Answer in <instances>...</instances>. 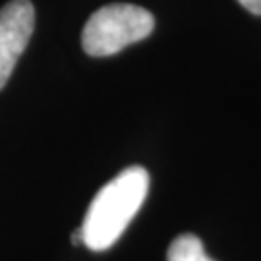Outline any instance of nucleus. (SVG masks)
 Instances as JSON below:
<instances>
[{"label": "nucleus", "instance_id": "1", "mask_svg": "<svg viewBox=\"0 0 261 261\" xmlns=\"http://www.w3.org/2000/svg\"><path fill=\"white\" fill-rule=\"evenodd\" d=\"M149 190V172L143 167H128L105 184L87 207L84 244L93 252H105L120 238L138 215Z\"/></svg>", "mask_w": 261, "mask_h": 261}, {"label": "nucleus", "instance_id": "2", "mask_svg": "<svg viewBox=\"0 0 261 261\" xmlns=\"http://www.w3.org/2000/svg\"><path fill=\"white\" fill-rule=\"evenodd\" d=\"M155 18L136 4H109L87 19L82 47L89 56H112L151 35Z\"/></svg>", "mask_w": 261, "mask_h": 261}, {"label": "nucleus", "instance_id": "3", "mask_svg": "<svg viewBox=\"0 0 261 261\" xmlns=\"http://www.w3.org/2000/svg\"><path fill=\"white\" fill-rule=\"evenodd\" d=\"M35 28V8L29 0H10L0 10V89L8 84Z\"/></svg>", "mask_w": 261, "mask_h": 261}, {"label": "nucleus", "instance_id": "4", "mask_svg": "<svg viewBox=\"0 0 261 261\" xmlns=\"http://www.w3.org/2000/svg\"><path fill=\"white\" fill-rule=\"evenodd\" d=\"M167 261H213L203 250L201 240L194 234H180L168 246Z\"/></svg>", "mask_w": 261, "mask_h": 261}, {"label": "nucleus", "instance_id": "5", "mask_svg": "<svg viewBox=\"0 0 261 261\" xmlns=\"http://www.w3.org/2000/svg\"><path fill=\"white\" fill-rule=\"evenodd\" d=\"M248 12H252L255 16H261V0H238Z\"/></svg>", "mask_w": 261, "mask_h": 261}, {"label": "nucleus", "instance_id": "6", "mask_svg": "<svg viewBox=\"0 0 261 261\" xmlns=\"http://www.w3.org/2000/svg\"><path fill=\"white\" fill-rule=\"evenodd\" d=\"M72 244H74V246H80V244H84V234H82V228H77V230L72 234Z\"/></svg>", "mask_w": 261, "mask_h": 261}]
</instances>
